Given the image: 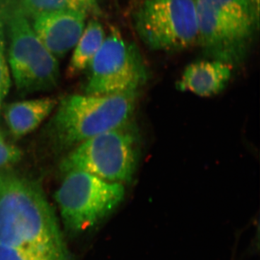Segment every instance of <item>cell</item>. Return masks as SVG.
Masks as SVG:
<instances>
[{"label":"cell","instance_id":"cell-1","mask_svg":"<svg viewBox=\"0 0 260 260\" xmlns=\"http://www.w3.org/2000/svg\"><path fill=\"white\" fill-rule=\"evenodd\" d=\"M0 245L49 260H70L57 218L36 181L0 172Z\"/></svg>","mask_w":260,"mask_h":260},{"label":"cell","instance_id":"cell-2","mask_svg":"<svg viewBox=\"0 0 260 260\" xmlns=\"http://www.w3.org/2000/svg\"><path fill=\"white\" fill-rule=\"evenodd\" d=\"M137 93L67 95L58 102L48 135L56 148L66 150L96 135L124 127L134 112Z\"/></svg>","mask_w":260,"mask_h":260},{"label":"cell","instance_id":"cell-3","mask_svg":"<svg viewBox=\"0 0 260 260\" xmlns=\"http://www.w3.org/2000/svg\"><path fill=\"white\" fill-rule=\"evenodd\" d=\"M8 64L19 93L48 91L59 80L57 58L44 47L36 35L28 17L13 2L8 12Z\"/></svg>","mask_w":260,"mask_h":260},{"label":"cell","instance_id":"cell-4","mask_svg":"<svg viewBox=\"0 0 260 260\" xmlns=\"http://www.w3.org/2000/svg\"><path fill=\"white\" fill-rule=\"evenodd\" d=\"M138 162L136 138L119 128L96 135L74 147L61 160L60 170L83 172L112 183L128 182Z\"/></svg>","mask_w":260,"mask_h":260},{"label":"cell","instance_id":"cell-5","mask_svg":"<svg viewBox=\"0 0 260 260\" xmlns=\"http://www.w3.org/2000/svg\"><path fill=\"white\" fill-rule=\"evenodd\" d=\"M124 186L83 172L65 174L54 199L65 227L80 233L112 213L124 197Z\"/></svg>","mask_w":260,"mask_h":260},{"label":"cell","instance_id":"cell-6","mask_svg":"<svg viewBox=\"0 0 260 260\" xmlns=\"http://www.w3.org/2000/svg\"><path fill=\"white\" fill-rule=\"evenodd\" d=\"M140 39L155 51H179L198 44L195 0H145L135 15Z\"/></svg>","mask_w":260,"mask_h":260},{"label":"cell","instance_id":"cell-7","mask_svg":"<svg viewBox=\"0 0 260 260\" xmlns=\"http://www.w3.org/2000/svg\"><path fill=\"white\" fill-rule=\"evenodd\" d=\"M85 88L88 95H107L138 91L147 78L139 50L124 39L116 28L106 36L90 66Z\"/></svg>","mask_w":260,"mask_h":260},{"label":"cell","instance_id":"cell-8","mask_svg":"<svg viewBox=\"0 0 260 260\" xmlns=\"http://www.w3.org/2000/svg\"><path fill=\"white\" fill-rule=\"evenodd\" d=\"M198 44L210 59L236 66L246 57L254 32L246 30L203 0H195Z\"/></svg>","mask_w":260,"mask_h":260},{"label":"cell","instance_id":"cell-9","mask_svg":"<svg viewBox=\"0 0 260 260\" xmlns=\"http://www.w3.org/2000/svg\"><path fill=\"white\" fill-rule=\"evenodd\" d=\"M88 14L59 10L31 17L36 35L56 58L63 57L75 47L83 34Z\"/></svg>","mask_w":260,"mask_h":260},{"label":"cell","instance_id":"cell-10","mask_svg":"<svg viewBox=\"0 0 260 260\" xmlns=\"http://www.w3.org/2000/svg\"><path fill=\"white\" fill-rule=\"evenodd\" d=\"M232 69L231 65L215 59L195 61L186 67L178 88L199 96H213L225 88L232 76Z\"/></svg>","mask_w":260,"mask_h":260},{"label":"cell","instance_id":"cell-11","mask_svg":"<svg viewBox=\"0 0 260 260\" xmlns=\"http://www.w3.org/2000/svg\"><path fill=\"white\" fill-rule=\"evenodd\" d=\"M58 104L52 97L10 103L3 108V115L12 136L16 139L32 133L50 115Z\"/></svg>","mask_w":260,"mask_h":260},{"label":"cell","instance_id":"cell-12","mask_svg":"<svg viewBox=\"0 0 260 260\" xmlns=\"http://www.w3.org/2000/svg\"><path fill=\"white\" fill-rule=\"evenodd\" d=\"M105 30L99 20L92 19L85 25L79 40L75 44L67 69L69 78H74L89 68L105 40Z\"/></svg>","mask_w":260,"mask_h":260},{"label":"cell","instance_id":"cell-13","mask_svg":"<svg viewBox=\"0 0 260 260\" xmlns=\"http://www.w3.org/2000/svg\"><path fill=\"white\" fill-rule=\"evenodd\" d=\"M19 3L28 17L59 10L83 12L88 15L101 14L97 0H20Z\"/></svg>","mask_w":260,"mask_h":260},{"label":"cell","instance_id":"cell-14","mask_svg":"<svg viewBox=\"0 0 260 260\" xmlns=\"http://www.w3.org/2000/svg\"><path fill=\"white\" fill-rule=\"evenodd\" d=\"M238 25L255 31L259 28V11L251 0H203Z\"/></svg>","mask_w":260,"mask_h":260},{"label":"cell","instance_id":"cell-15","mask_svg":"<svg viewBox=\"0 0 260 260\" xmlns=\"http://www.w3.org/2000/svg\"><path fill=\"white\" fill-rule=\"evenodd\" d=\"M12 3V0H0V109L3 100L9 92L11 84L9 67L7 61L5 32L8 12Z\"/></svg>","mask_w":260,"mask_h":260},{"label":"cell","instance_id":"cell-16","mask_svg":"<svg viewBox=\"0 0 260 260\" xmlns=\"http://www.w3.org/2000/svg\"><path fill=\"white\" fill-rule=\"evenodd\" d=\"M21 156V150L15 145L5 142L2 134H0V169L16 164L20 160Z\"/></svg>","mask_w":260,"mask_h":260},{"label":"cell","instance_id":"cell-17","mask_svg":"<svg viewBox=\"0 0 260 260\" xmlns=\"http://www.w3.org/2000/svg\"><path fill=\"white\" fill-rule=\"evenodd\" d=\"M0 260H49L28 251L0 245Z\"/></svg>","mask_w":260,"mask_h":260},{"label":"cell","instance_id":"cell-18","mask_svg":"<svg viewBox=\"0 0 260 260\" xmlns=\"http://www.w3.org/2000/svg\"><path fill=\"white\" fill-rule=\"evenodd\" d=\"M253 4L256 7V9L259 11V0H251Z\"/></svg>","mask_w":260,"mask_h":260}]
</instances>
